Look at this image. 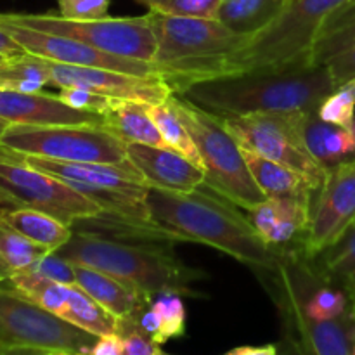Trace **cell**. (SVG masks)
Segmentation results:
<instances>
[{"mask_svg":"<svg viewBox=\"0 0 355 355\" xmlns=\"http://www.w3.org/2000/svg\"><path fill=\"white\" fill-rule=\"evenodd\" d=\"M168 104L186 125L200 151L205 186L246 211L259 207L267 196L257 186L241 146L224 127L222 118L196 106L182 94H172Z\"/></svg>","mask_w":355,"mask_h":355,"instance_id":"obj_5","label":"cell"},{"mask_svg":"<svg viewBox=\"0 0 355 355\" xmlns=\"http://www.w3.org/2000/svg\"><path fill=\"white\" fill-rule=\"evenodd\" d=\"M350 2L354 0H290L283 12L238 52L236 68L241 73L311 59L314 42L326 19Z\"/></svg>","mask_w":355,"mask_h":355,"instance_id":"obj_6","label":"cell"},{"mask_svg":"<svg viewBox=\"0 0 355 355\" xmlns=\"http://www.w3.org/2000/svg\"><path fill=\"white\" fill-rule=\"evenodd\" d=\"M47 83H51L47 59L24 52L0 62V90L40 92Z\"/></svg>","mask_w":355,"mask_h":355,"instance_id":"obj_29","label":"cell"},{"mask_svg":"<svg viewBox=\"0 0 355 355\" xmlns=\"http://www.w3.org/2000/svg\"><path fill=\"white\" fill-rule=\"evenodd\" d=\"M156 35L153 66L173 94L194 83L239 73L236 55L252 37L238 35L218 19L148 10Z\"/></svg>","mask_w":355,"mask_h":355,"instance_id":"obj_3","label":"cell"},{"mask_svg":"<svg viewBox=\"0 0 355 355\" xmlns=\"http://www.w3.org/2000/svg\"><path fill=\"white\" fill-rule=\"evenodd\" d=\"M10 23L23 24L33 30L58 33L62 37L75 38L94 49L118 55V58L135 59V61L153 62L156 52V35L149 23L148 14L137 17H103V19L78 21L68 19L55 14H0Z\"/></svg>","mask_w":355,"mask_h":355,"instance_id":"obj_8","label":"cell"},{"mask_svg":"<svg viewBox=\"0 0 355 355\" xmlns=\"http://www.w3.org/2000/svg\"><path fill=\"white\" fill-rule=\"evenodd\" d=\"M290 0H224L217 19L238 35L255 37L266 30Z\"/></svg>","mask_w":355,"mask_h":355,"instance_id":"obj_24","label":"cell"},{"mask_svg":"<svg viewBox=\"0 0 355 355\" xmlns=\"http://www.w3.org/2000/svg\"><path fill=\"white\" fill-rule=\"evenodd\" d=\"M298 113H250L241 116H220L241 148L255 151L272 162L286 165L307 177L321 191L329 168L315 162L309 153L300 128Z\"/></svg>","mask_w":355,"mask_h":355,"instance_id":"obj_11","label":"cell"},{"mask_svg":"<svg viewBox=\"0 0 355 355\" xmlns=\"http://www.w3.org/2000/svg\"><path fill=\"white\" fill-rule=\"evenodd\" d=\"M355 222V158L329 168L328 177L315 198L312 220L302 252L314 260L335 245Z\"/></svg>","mask_w":355,"mask_h":355,"instance_id":"obj_12","label":"cell"},{"mask_svg":"<svg viewBox=\"0 0 355 355\" xmlns=\"http://www.w3.org/2000/svg\"><path fill=\"white\" fill-rule=\"evenodd\" d=\"M298 128L309 153L326 168L355 155V121L349 127L328 123L315 111L298 113Z\"/></svg>","mask_w":355,"mask_h":355,"instance_id":"obj_20","label":"cell"},{"mask_svg":"<svg viewBox=\"0 0 355 355\" xmlns=\"http://www.w3.org/2000/svg\"><path fill=\"white\" fill-rule=\"evenodd\" d=\"M58 253L69 262L83 263L128 281L151 297L162 293L198 297L193 284L205 277V272L180 262L170 245L121 241L73 231L71 239Z\"/></svg>","mask_w":355,"mask_h":355,"instance_id":"obj_4","label":"cell"},{"mask_svg":"<svg viewBox=\"0 0 355 355\" xmlns=\"http://www.w3.org/2000/svg\"><path fill=\"white\" fill-rule=\"evenodd\" d=\"M10 125H12V123H10V121H7L6 118L0 116V139H2V135L6 134V130L10 127Z\"/></svg>","mask_w":355,"mask_h":355,"instance_id":"obj_45","label":"cell"},{"mask_svg":"<svg viewBox=\"0 0 355 355\" xmlns=\"http://www.w3.org/2000/svg\"><path fill=\"white\" fill-rule=\"evenodd\" d=\"M33 208L73 225L101 208L61 179L19 162L0 148V211Z\"/></svg>","mask_w":355,"mask_h":355,"instance_id":"obj_10","label":"cell"},{"mask_svg":"<svg viewBox=\"0 0 355 355\" xmlns=\"http://www.w3.org/2000/svg\"><path fill=\"white\" fill-rule=\"evenodd\" d=\"M89 355H123V336L118 333L99 336Z\"/></svg>","mask_w":355,"mask_h":355,"instance_id":"obj_41","label":"cell"},{"mask_svg":"<svg viewBox=\"0 0 355 355\" xmlns=\"http://www.w3.org/2000/svg\"><path fill=\"white\" fill-rule=\"evenodd\" d=\"M201 187L187 194L149 187V220L175 236L177 241L201 243L250 267L276 272L288 259L286 252L267 246L236 205Z\"/></svg>","mask_w":355,"mask_h":355,"instance_id":"obj_2","label":"cell"},{"mask_svg":"<svg viewBox=\"0 0 355 355\" xmlns=\"http://www.w3.org/2000/svg\"><path fill=\"white\" fill-rule=\"evenodd\" d=\"M243 149V156L255 179L257 186L262 189L267 198H307L315 203L318 198V187L311 182L305 175L286 165L272 162L266 156L259 155L250 149Z\"/></svg>","mask_w":355,"mask_h":355,"instance_id":"obj_21","label":"cell"},{"mask_svg":"<svg viewBox=\"0 0 355 355\" xmlns=\"http://www.w3.org/2000/svg\"><path fill=\"white\" fill-rule=\"evenodd\" d=\"M222 2H224V0H222Z\"/></svg>","mask_w":355,"mask_h":355,"instance_id":"obj_53","label":"cell"},{"mask_svg":"<svg viewBox=\"0 0 355 355\" xmlns=\"http://www.w3.org/2000/svg\"><path fill=\"white\" fill-rule=\"evenodd\" d=\"M28 270L38 274V276H44L47 279L55 281V283L61 284H75L76 276H75V263L69 262L68 259L59 255L58 252H51L45 257H42L37 263L30 267ZM26 272V270H24Z\"/></svg>","mask_w":355,"mask_h":355,"instance_id":"obj_36","label":"cell"},{"mask_svg":"<svg viewBox=\"0 0 355 355\" xmlns=\"http://www.w3.org/2000/svg\"><path fill=\"white\" fill-rule=\"evenodd\" d=\"M0 116L12 125H103V114L80 111L44 92L0 90Z\"/></svg>","mask_w":355,"mask_h":355,"instance_id":"obj_18","label":"cell"},{"mask_svg":"<svg viewBox=\"0 0 355 355\" xmlns=\"http://www.w3.org/2000/svg\"><path fill=\"white\" fill-rule=\"evenodd\" d=\"M103 127L125 144H148L168 148L149 114V104L139 101L113 99L103 114Z\"/></svg>","mask_w":355,"mask_h":355,"instance_id":"obj_22","label":"cell"},{"mask_svg":"<svg viewBox=\"0 0 355 355\" xmlns=\"http://www.w3.org/2000/svg\"><path fill=\"white\" fill-rule=\"evenodd\" d=\"M47 253V248L35 245L0 218V283L23 274Z\"/></svg>","mask_w":355,"mask_h":355,"instance_id":"obj_28","label":"cell"},{"mask_svg":"<svg viewBox=\"0 0 355 355\" xmlns=\"http://www.w3.org/2000/svg\"><path fill=\"white\" fill-rule=\"evenodd\" d=\"M66 298H68V311L66 321L96 336L111 335L120 331V319L110 311L97 304L89 293L76 284H66Z\"/></svg>","mask_w":355,"mask_h":355,"instance_id":"obj_26","label":"cell"},{"mask_svg":"<svg viewBox=\"0 0 355 355\" xmlns=\"http://www.w3.org/2000/svg\"><path fill=\"white\" fill-rule=\"evenodd\" d=\"M6 59H7V58H3V55H0V62H2V61H6Z\"/></svg>","mask_w":355,"mask_h":355,"instance_id":"obj_50","label":"cell"},{"mask_svg":"<svg viewBox=\"0 0 355 355\" xmlns=\"http://www.w3.org/2000/svg\"><path fill=\"white\" fill-rule=\"evenodd\" d=\"M51 85L58 89L78 87L113 99L163 104L172 96V89L159 76H139L106 68L71 66L47 61Z\"/></svg>","mask_w":355,"mask_h":355,"instance_id":"obj_14","label":"cell"},{"mask_svg":"<svg viewBox=\"0 0 355 355\" xmlns=\"http://www.w3.org/2000/svg\"><path fill=\"white\" fill-rule=\"evenodd\" d=\"M0 26L24 49V52L47 59V61L71 66H89V68H106L139 76H158L153 62L118 58V55L107 54L99 49L82 44L75 38L10 23L2 16H0Z\"/></svg>","mask_w":355,"mask_h":355,"instance_id":"obj_13","label":"cell"},{"mask_svg":"<svg viewBox=\"0 0 355 355\" xmlns=\"http://www.w3.org/2000/svg\"><path fill=\"white\" fill-rule=\"evenodd\" d=\"M151 309L158 319V335L155 336L158 345L186 335V307L180 295H156L155 300L151 302Z\"/></svg>","mask_w":355,"mask_h":355,"instance_id":"obj_33","label":"cell"},{"mask_svg":"<svg viewBox=\"0 0 355 355\" xmlns=\"http://www.w3.org/2000/svg\"><path fill=\"white\" fill-rule=\"evenodd\" d=\"M318 116L340 127L352 125L355 121V80L336 87L318 107Z\"/></svg>","mask_w":355,"mask_h":355,"instance_id":"obj_34","label":"cell"},{"mask_svg":"<svg viewBox=\"0 0 355 355\" xmlns=\"http://www.w3.org/2000/svg\"><path fill=\"white\" fill-rule=\"evenodd\" d=\"M137 2L148 10H156V12L217 19L222 0H137Z\"/></svg>","mask_w":355,"mask_h":355,"instance_id":"obj_35","label":"cell"},{"mask_svg":"<svg viewBox=\"0 0 355 355\" xmlns=\"http://www.w3.org/2000/svg\"><path fill=\"white\" fill-rule=\"evenodd\" d=\"M355 45V0L333 12L319 31L311 51L314 64H326L329 59Z\"/></svg>","mask_w":355,"mask_h":355,"instance_id":"obj_25","label":"cell"},{"mask_svg":"<svg viewBox=\"0 0 355 355\" xmlns=\"http://www.w3.org/2000/svg\"><path fill=\"white\" fill-rule=\"evenodd\" d=\"M58 2H59V9H61V7L68 6L69 2H73V0H58Z\"/></svg>","mask_w":355,"mask_h":355,"instance_id":"obj_46","label":"cell"},{"mask_svg":"<svg viewBox=\"0 0 355 355\" xmlns=\"http://www.w3.org/2000/svg\"><path fill=\"white\" fill-rule=\"evenodd\" d=\"M0 146L19 155L73 163H110L135 168L127 144L103 125H10Z\"/></svg>","mask_w":355,"mask_h":355,"instance_id":"obj_7","label":"cell"},{"mask_svg":"<svg viewBox=\"0 0 355 355\" xmlns=\"http://www.w3.org/2000/svg\"><path fill=\"white\" fill-rule=\"evenodd\" d=\"M277 272L283 277L284 302L290 324L295 328L298 343L304 355H352L355 343V314L350 307L342 318L331 321L309 319L298 304L297 291L286 267V260L281 263Z\"/></svg>","mask_w":355,"mask_h":355,"instance_id":"obj_15","label":"cell"},{"mask_svg":"<svg viewBox=\"0 0 355 355\" xmlns=\"http://www.w3.org/2000/svg\"><path fill=\"white\" fill-rule=\"evenodd\" d=\"M354 225H355V222H354Z\"/></svg>","mask_w":355,"mask_h":355,"instance_id":"obj_52","label":"cell"},{"mask_svg":"<svg viewBox=\"0 0 355 355\" xmlns=\"http://www.w3.org/2000/svg\"><path fill=\"white\" fill-rule=\"evenodd\" d=\"M6 284L30 302L40 305L45 311L52 312V314L59 315L62 319L66 318V311H68L66 284L55 283V281L38 276L31 270L17 274L12 279L6 281Z\"/></svg>","mask_w":355,"mask_h":355,"instance_id":"obj_30","label":"cell"},{"mask_svg":"<svg viewBox=\"0 0 355 355\" xmlns=\"http://www.w3.org/2000/svg\"><path fill=\"white\" fill-rule=\"evenodd\" d=\"M350 307H352V311H354V314H355V302H354V304H350Z\"/></svg>","mask_w":355,"mask_h":355,"instance_id":"obj_49","label":"cell"},{"mask_svg":"<svg viewBox=\"0 0 355 355\" xmlns=\"http://www.w3.org/2000/svg\"><path fill=\"white\" fill-rule=\"evenodd\" d=\"M75 263V262H73ZM76 286L89 293L97 304L116 315L118 319H130L151 305L153 297L135 284L103 272L94 267L75 263Z\"/></svg>","mask_w":355,"mask_h":355,"instance_id":"obj_19","label":"cell"},{"mask_svg":"<svg viewBox=\"0 0 355 355\" xmlns=\"http://www.w3.org/2000/svg\"><path fill=\"white\" fill-rule=\"evenodd\" d=\"M123 336V355H156L159 345L137 328L130 319H120V331Z\"/></svg>","mask_w":355,"mask_h":355,"instance_id":"obj_38","label":"cell"},{"mask_svg":"<svg viewBox=\"0 0 355 355\" xmlns=\"http://www.w3.org/2000/svg\"><path fill=\"white\" fill-rule=\"evenodd\" d=\"M297 297L304 314L314 321H331V319L342 318L350 311V298L347 291L326 281H322L321 286L314 288L305 300L298 291Z\"/></svg>","mask_w":355,"mask_h":355,"instance_id":"obj_32","label":"cell"},{"mask_svg":"<svg viewBox=\"0 0 355 355\" xmlns=\"http://www.w3.org/2000/svg\"><path fill=\"white\" fill-rule=\"evenodd\" d=\"M127 155L148 187L187 194L205 186L203 168L173 149L127 144Z\"/></svg>","mask_w":355,"mask_h":355,"instance_id":"obj_17","label":"cell"},{"mask_svg":"<svg viewBox=\"0 0 355 355\" xmlns=\"http://www.w3.org/2000/svg\"><path fill=\"white\" fill-rule=\"evenodd\" d=\"M111 0H73L68 6L61 7V16L68 19L90 21L107 17Z\"/></svg>","mask_w":355,"mask_h":355,"instance_id":"obj_39","label":"cell"},{"mask_svg":"<svg viewBox=\"0 0 355 355\" xmlns=\"http://www.w3.org/2000/svg\"><path fill=\"white\" fill-rule=\"evenodd\" d=\"M59 99L66 103L68 106L75 107L80 111H89V113L104 114L110 110L113 97L103 96V94H96L92 90L78 89V87H68V89H61L58 94Z\"/></svg>","mask_w":355,"mask_h":355,"instance_id":"obj_37","label":"cell"},{"mask_svg":"<svg viewBox=\"0 0 355 355\" xmlns=\"http://www.w3.org/2000/svg\"><path fill=\"white\" fill-rule=\"evenodd\" d=\"M336 89L326 64L309 58L279 68H257L194 83L182 94L217 116L315 111Z\"/></svg>","mask_w":355,"mask_h":355,"instance_id":"obj_1","label":"cell"},{"mask_svg":"<svg viewBox=\"0 0 355 355\" xmlns=\"http://www.w3.org/2000/svg\"><path fill=\"white\" fill-rule=\"evenodd\" d=\"M99 336L45 311L0 283V349L30 347L47 352L89 354Z\"/></svg>","mask_w":355,"mask_h":355,"instance_id":"obj_9","label":"cell"},{"mask_svg":"<svg viewBox=\"0 0 355 355\" xmlns=\"http://www.w3.org/2000/svg\"><path fill=\"white\" fill-rule=\"evenodd\" d=\"M24 54V49L0 26V55L3 58H16V55Z\"/></svg>","mask_w":355,"mask_h":355,"instance_id":"obj_42","label":"cell"},{"mask_svg":"<svg viewBox=\"0 0 355 355\" xmlns=\"http://www.w3.org/2000/svg\"><path fill=\"white\" fill-rule=\"evenodd\" d=\"M51 355H89V354H68V352H51Z\"/></svg>","mask_w":355,"mask_h":355,"instance_id":"obj_47","label":"cell"},{"mask_svg":"<svg viewBox=\"0 0 355 355\" xmlns=\"http://www.w3.org/2000/svg\"><path fill=\"white\" fill-rule=\"evenodd\" d=\"M0 355H51V352L42 349H30V347H6V349H0Z\"/></svg>","mask_w":355,"mask_h":355,"instance_id":"obj_44","label":"cell"},{"mask_svg":"<svg viewBox=\"0 0 355 355\" xmlns=\"http://www.w3.org/2000/svg\"><path fill=\"white\" fill-rule=\"evenodd\" d=\"M156 355H170V354H165V352H162V350H158V352H156Z\"/></svg>","mask_w":355,"mask_h":355,"instance_id":"obj_48","label":"cell"},{"mask_svg":"<svg viewBox=\"0 0 355 355\" xmlns=\"http://www.w3.org/2000/svg\"><path fill=\"white\" fill-rule=\"evenodd\" d=\"M321 260V279L347 291L350 304L355 302V225L338 241L318 255Z\"/></svg>","mask_w":355,"mask_h":355,"instance_id":"obj_27","label":"cell"},{"mask_svg":"<svg viewBox=\"0 0 355 355\" xmlns=\"http://www.w3.org/2000/svg\"><path fill=\"white\" fill-rule=\"evenodd\" d=\"M352 355H355V343H354V349H352Z\"/></svg>","mask_w":355,"mask_h":355,"instance_id":"obj_51","label":"cell"},{"mask_svg":"<svg viewBox=\"0 0 355 355\" xmlns=\"http://www.w3.org/2000/svg\"><path fill=\"white\" fill-rule=\"evenodd\" d=\"M149 114H151L153 121L158 127L165 144L170 149H173V151L186 156L194 165L201 166L200 151H198L191 134L187 132L186 125L182 123V120L175 113V110L170 106L168 101L163 104H149Z\"/></svg>","mask_w":355,"mask_h":355,"instance_id":"obj_31","label":"cell"},{"mask_svg":"<svg viewBox=\"0 0 355 355\" xmlns=\"http://www.w3.org/2000/svg\"><path fill=\"white\" fill-rule=\"evenodd\" d=\"M0 218L17 232H21L24 238L33 241L35 245L44 246L49 252H58L73 236L71 225L33 208L2 210Z\"/></svg>","mask_w":355,"mask_h":355,"instance_id":"obj_23","label":"cell"},{"mask_svg":"<svg viewBox=\"0 0 355 355\" xmlns=\"http://www.w3.org/2000/svg\"><path fill=\"white\" fill-rule=\"evenodd\" d=\"M336 87L355 80V45L326 62Z\"/></svg>","mask_w":355,"mask_h":355,"instance_id":"obj_40","label":"cell"},{"mask_svg":"<svg viewBox=\"0 0 355 355\" xmlns=\"http://www.w3.org/2000/svg\"><path fill=\"white\" fill-rule=\"evenodd\" d=\"M279 349L277 345H262V347H236V349L229 350L224 355H277Z\"/></svg>","mask_w":355,"mask_h":355,"instance_id":"obj_43","label":"cell"},{"mask_svg":"<svg viewBox=\"0 0 355 355\" xmlns=\"http://www.w3.org/2000/svg\"><path fill=\"white\" fill-rule=\"evenodd\" d=\"M314 201L307 198H266L246 211L259 238L270 248L284 252L290 245L304 246L312 220Z\"/></svg>","mask_w":355,"mask_h":355,"instance_id":"obj_16","label":"cell"}]
</instances>
